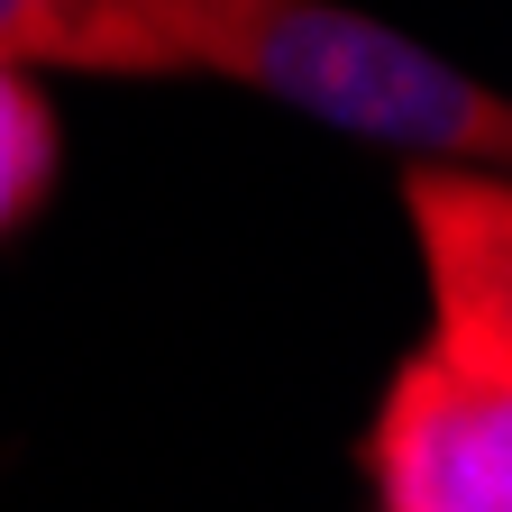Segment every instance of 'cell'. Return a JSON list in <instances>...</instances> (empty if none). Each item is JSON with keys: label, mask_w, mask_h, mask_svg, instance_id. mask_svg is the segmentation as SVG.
Returning <instances> with one entry per match:
<instances>
[{"label": "cell", "mask_w": 512, "mask_h": 512, "mask_svg": "<svg viewBox=\"0 0 512 512\" xmlns=\"http://www.w3.org/2000/svg\"><path fill=\"white\" fill-rule=\"evenodd\" d=\"M110 10L165 55V74H229L320 128L503 174L512 110L366 10L339 0H110Z\"/></svg>", "instance_id": "6da1fadb"}, {"label": "cell", "mask_w": 512, "mask_h": 512, "mask_svg": "<svg viewBox=\"0 0 512 512\" xmlns=\"http://www.w3.org/2000/svg\"><path fill=\"white\" fill-rule=\"evenodd\" d=\"M357 467L375 512H512V384L448 366L439 348L403 357Z\"/></svg>", "instance_id": "7a4b0ae2"}, {"label": "cell", "mask_w": 512, "mask_h": 512, "mask_svg": "<svg viewBox=\"0 0 512 512\" xmlns=\"http://www.w3.org/2000/svg\"><path fill=\"white\" fill-rule=\"evenodd\" d=\"M403 211L430 275V348L512 384V192L494 165H403Z\"/></svg>", "instance_id": "3957f363"}, {"label": "cell", "mask_w": 512, "mask_h": 512, "mask_svg": "<svg viewBox=\"0 0 512 512\" xmlns=\"http://www.w3.org/2000/svg\"><path fill=\"white\" fill-rule=\"evenodd\" d=\"M0 64L28 74H165L110 0H0Z\"/></svg>", "instance_id": "277c9868"}, {"label": "cell", "mask_w": 512, "mask_h": 512, "mask_svg": "<svg viewBox=\"0 0 512 512\" xmlns=\"http://www.w3.org/2000/svg\"><path fill=\"white\" fill-rule=\"evenodd\" d=\"M55 101L46 83L28 74V64H0V238H19L37 211H46V192H55Z\"/></svg>", "instance_id": "5b68a950"}]
</instances>
